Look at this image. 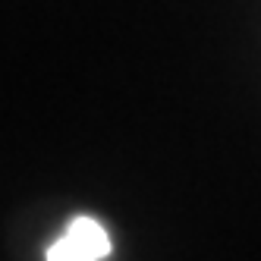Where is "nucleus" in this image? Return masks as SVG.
<instances>
[{"label":"nucleus","mask_w":261,"mask_h":261,"mask_svg":"<svg viewBox=\"0 0 261 261\" xmlns=\"http://www.w3.org/2000/svg\"><path fill=\"white\" fill-rule=\"evenodd\" d=\"M107 255L110 239L95 217H76L66 233L47 249V261H101Z\"/></svg>","instance_id":"obj_1"}]
</instances>
